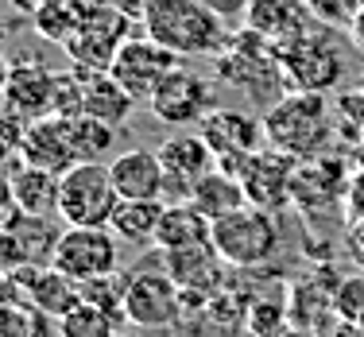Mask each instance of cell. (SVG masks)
<instances>
[{
	"label": "cell",
	"instance_id": "cell-1",
	"mask_svg": "<svg viewBox=\"0 0 364 337\" xmlns=\"http://www.w3.org/2000/svg\"><path fill=\"white\" fill-rule=\"evenodd\" d=\"M144 36L175 50L178 58L221 55L229 47L225 20L213 16L202 0H147L144 8Z\"/></svg>",
	"mask_w": 364,
	"mask_h": 337
},
{
	"label": "cell",
	"instance_id": "cell-2",
	"mask_svg": "<svg viewBox=\"0 0 364 337\" xmlns=\"http://www.w3.org/2000/svg\"><path fill=\"white\" fill-rule=\"evenodd\" d=\"M267 148L287 151L294 159H314L326 151L333 124H329L326 93H283L272 109L259 117Z\"/></svg>",
	"mask_w": 364,
	"mask_h": 337
},
{
	"label": "cell",
	"instance_id": "cell-3",
	"mask_svg": "<svg viewBox=\"0 0 364 337\" xmlns=\"http://www.w3.org/2000/svg\"><path fill=\"white\" fill-rule=\"evenodd\" d=\"M279 213H267L259 205H240V210L225 213V218L213 221V232H210V245L213 252L225 260V267H259L267 264L275 252H279Z\"/></svg>",
	"mask_w": 364,
	"mask_h": 337
},
{
	"label": "cell",
	"instance_id": "cell-4",
	"mask_svg": "<svg viewBox=\"0 0 364 337\" xmlns=\"http://www.w3.org/2000/svg\"><path fill=\"white\" fill-rule=\"evenodd\" d=\"M120 194L112 186L109 163H74L58 175V218L77 229H109Z\"/></svg>",
	"mask_w": 364,
	"mask_h": 337
},
{
	"label": "cell",
	"instance_id": "cell-5",
	"mask_svg": "<svg viewBox=\"0 0 364 337\" xmlns=\"http://www.w3.org/2000/svg\"><path fill=\"white\" fill-rule=\"evenodd\" d=\"M275 66L291 93H326L345 74L341 50L318 36H302L287 47H275Z\"/></svg>",
	"mask_w": 364,
	"mask_h": 337
},
{
	"label": "cell",
	"instance_id": "cell-6",
	"mask_svg": "<svg viewBox=\"0 0 364 337\" xmlns=\"http://www.w3.org/2000/svg\"><path fill=\"white\" fill-rule=\"evenodd\" d=\"M128 23L132 20H128L117 4H93L90 12H85L82 28L63 43L66 55H70V63L82 74L109 70L112 58H117V50H120V43L128 39Z\"/></svg>",
	"mask_w": 364,
	"mask_h": 337
},
{
	"label": "cell",
	"instance_id": "cell-7",
	"mask_svg": "<svg viewBox=\"0 0 364 337\" xmlns=\"http://www.w3.org/2000/svg\"><path fill=\"white\" fill-rule=\"evenodd\" d=\"M50 264L82 287V283H90V279H101V275L117 272L120 240L112 229H77V225H66L58 245H55Z\"/></svg>",
	"mask_w": 364,
	"mask_h": 337
},
{
	"label": "cell",
	"instance_id": "cell-8",
	"mask_svg": "<svg viewBox=\"0 0 364 337\" xmlns=\"http://www.w3.org/2000/svg\"><path fill=\"white\" fill-rule=\"evenodd\" d=\"M182 58L175 50H167L163 43H155L151 36H128L120 43L117 58H112L109 74L132 93L136 101H147L155 93V85L163 82L171 70H178Z\"/></svg>",
	"mask_w": 364,
	"mask_h": 337
},
{
	"label": "cell",
	"instance_id": "cell-9",
	"mask_svg": "<svg viewBox=\"0 0 364 337\" xmlns=\"http://www.w3.org/2000/svg\"><path fill=\"white\" fill-rule=\"evenodd\" d=\"M147 109L163 124H202L213 112V85L198 70L178 66L155 85V93L147 97Z\"/></svg>",
	"mask_w": 364,
	"mask_h": 337
},
{
	"label": "cell",
	"instance_id": "cell-10",
	"mask_svg": "<svg viewBox=\"0 0 364 337\" xmlns=\"http://www.w3.org/2000/svg\"><path fill=\"white\" fill-rule=\"evenodd\" d=\"M182 314V291L167 272H136L124 291V322L140 330L175 326Z\"/></svg>",
	"mask_w": 364,
	"mask_h": 337
},
{
	"label": "cell",
	"instance_id": "cell-11",
	"mask_svg": "<svg viewBox=\"0 0 364 337\" xmlns=\"http://www.w3.org/2000/svg\"><path fill=\"white\" fill-rule=\"evenodd\" d=\"M299 163L287 151H275V148H259L252 151L248 167L240 171V186L248 194V205H259L267 213H279L291 205L294 198V175H299Z\"/></svg>",
	"mask_w": 364,
	"mask_h": 337
},
{
	"label": "cell",
	"instance_id": "cell-12",
	"mask_svg": "<svg viewBox=\"0 0 364 337\" xmlns=\"http://www.w3.org/2000/svg\"><path fill=\"white\" fill-rule=\"evenodd\" d=\"M163 163V175H167V190L175 194V202H186L190 190L202 183L213 167H218V155L210 151V144L198 132H178L171 140H163L155 148Z\"/></svg>",
	"mask_w": 364,
	"mask_h": 337
},
{
	"label": "cell",
	"instance_id": "cell-13",
	"mask_svg": "<svg viewBox=\"0 0 364 337\" xmlns=\"http://www.w3.org/2000/svg\"><path fill=\"white\" fill-rule=\"evenodd\" d=\"M55 93H58V74L31 58H16L8 66V85H4V109L23 120H43L55 117Z\"/></svg>",
	"mask_w": 364,
	"mask_h": 337
},
{
	"label": "cell",
	"instance_id": "cell-14",
	"mask_svg": "<svg viewBox=\"0 0 364 337\" xmlns=\"http://www.w3.org/2000/svg\"><path fill=\"white\" fill-rule=\"evenodd\" d=\"M353 171L341 155H314V159H302L299 163V175H294V198L291 205L302 213H314L333 205L337 198H345V186H349Z\"/></svg>",
	"mask_w": 364,
	"mask_h": 337
},
{
	"label": "cell",
	"instance_id": "cell-15",
	"mask_svg": "<svg viewBox=\"0 0 364 337\" xmlns=\"http://www.w3.org/2000/svg\"><path fill=\"white\" fill-rule=\"evenodd\" d=\"M163 272L178 283L182 291V306L190 299L202 306L221 291V272L225 260L213 252V245H198V248H178V252H163Z\"/></svg>",
	"mask_w": 364,
	"mask_h": 337
},
{
	"label": "cell",
	"instance_id": "cell-16",
	"mask_svg": "<svg viewBox=\"0 0 364 337\" xmlns=\"http://www.w3.org/2000/svg\"><path fill=\"white\" fill-rule=\"evenodd\" d=\"M16 287H20L23 302H31L36 310L50 318H63L66 310H74L77 302H82V287L70 279V275H63L55 264H28L20 267V272L12 275Z\"/></svg>",
	"mask_w": 364,
	"mask_h": 337
},
{
	"label": "cell",
	"instance_id": "cell-17",
	"mask_svg": "<svg viewBox=\"0 0 364 337\" xmlns=\"http://www.w3.org/2000/svg\"><path fill=\"white\" fill-rule=\"evenodd\" d=\"M112 186L120 198L128 202H155V198L167 194V175H163V163L155 151L144 148H128L109 163Z\"/></svg>",
	"mask_w": 364,
	"mask_h": 337
},
{
	"label": "cell",
	"instance_id": "cell-18",
	"mask_svg": "<svg viewBox=\"0 0 364 337\" xmlns=\"http://www.w3.org/2000/svg\"><path fill=\"white\" fill-rule=\"evenodd\" d=\"M310 20L314 16L306 12L302 0H252V8L245 16V28L256 31L272 47H287V43L310 36Z\"/></svg>",
	"mask_w": 364,
	"mask_h": 337
},
{
	"label": "cell",
	"instance_id": "cell-19",
	"mask_svg": "<svg viewBox=\"0 0 364 337\" xmlns=\"http://www.w3.org/2000/svg\"><path fill=\"white\" fill-rule=\"evenodd\" d=\"M198 136L210 144V151L218 155H248L259 151V140H264V124L256 117L240 109H213L210 117L198 124Z\"/></svg>",
	"mask_w": 364,
	"mask_h": 337
},
{
	"label": "cell",
	"instance_id": "cell-20",
	"mask_svg": "<svg viewBox=\"0 0 364 337\" xmlns=\"http://www.w3.org/2000/svg\"><path fill=\"white\" fill-rule=\"evenodd\" d=\"M20 163L43 167L50 175H66L77 163L70 151V136H66V120L63 117L31 120L28 132H23V144H20Z\"/></svg>",
	"mask_w": 364,
	"mask_h": 337
},
{
	"label": "cell",
	"instance_id": "cell-21",
	"mask_svg": "<svg viewBox=\"0 0 364 337\" xmlns=\"http://www.w3.org/2000/svg\"><path fill=\"white\" fill-rule=\"evenodd\" d=\"M8 190H12V205L20 213H28V218H58V175L31 167V163H20L8 175Z\"/></svg>",
	"mask_w": 364,
	"mask_h": 337
},
{
	"label": "cell",
	"instance_id": "cell-22",
	"mask_svg": "<svg viewBox=\"0 0 364 337\" xmlns=\"http://www.w3.org/2000/svg\"><path fill=\"white\" fill-rule=\"evenodd\" d=\"M77 74H82V70H77ZM132 105H136V97L109 70L82 74V112H85V117L105 120V124L120 128L128 117H132Z\"/></svg>",
	"mask_w": 364,
	"mask_h": 337
},
{
	"label": "cell",
	"instance_id": "cell-23",
	"mask_svg": "<svg viewBox=\"0 0 364 337\" xmlns=\"http://www.w3.org/2000/svg\"><path fill=\"white\" fill-rule=\"evenodd\" d=\"M210 232H213V221L205 218L194 202H167L155 248H163V252L198 248V245H210Z\"/></svg>",
	"mask_w": 364,
	"mask_h": 337
},
{
	"label": "cell",
	"instance_id": "cell-24",
	"mask_svg": "<svg viewBox=\"0 0 364 337\" xmlns=\"http://www.w3.org/2000/svg\"><path fill=\"white\" fill-rule=\"evenodd\" d=\"M163 210H167L163 198H155V202H128V198H120L109 229L117 232V240H128V245H155L159 225H163Z\"/></svg>",
	"mask_w": 364,
	"mask_h": 337
},
{
	"label": "cell",
	"instance_id": "cell-25",
	"mask_svg": "<svg viewBox=\"0 0 364 337\" xmlns=\"http://www.w3.org/2000/svg\"><path fill=\"white\" fill-rule=\"evenodd\" d=\"M186 202H194L210 221H218V218H225V213L248 205V194H245V186H240V178H232V175H225V171L213 167L202 183L190 190Z\"/></svg>",
	"mask_w": 364,
	"mask_h": 337
},
{
	"label": "cell",
	"instance_id": "cell-26",
	"mask_svg": "<svg viewBox=\"0 0 364 337\" xmlns=\"http://www.w3.org/2000/svg\"><path fill=\"white\" fill-rule=\"evenodd\" d=\"M90 0H39L36 4V31L55 43H66L82 28L85 12H90Z\"/></svg>",
	"mask_w": 364,
	"mask_h": 337
},
{
	"label": "cell",
	"instance_id": "cell-27",
	"mask_svg": "<svg viewBox=\"0 0 364 337\" xmlns=\"http://www.w3.org/2000/svg\"><path fill=\"white\" fill-rule=\"evenodd\" d=\"M66 136H70V151H74L77 163H101V155L112 151L117 128L82 112V117H70V120H66Z\"/></svg>",
	"mask_w": 364,
	"mask_h": 337
},
{
	"label": "cell",
	"instance_id": "cell-28",
	"mask_svg": "<svg viewBox=\"0 0 364 337\" xmlns=\"http://www.w3.org/2000/svg\"><path fill=\"white\" fill-rule=\"evenodd\" d=\"M8 229L16 232L28 264H50L55 245H58V237H63V229H50V218H28V213H20V210L8 218Z\"/></svg>",
	"mask_w": 364,
	"mask_h": 337
},
{
	"label": "cell",
	"instance_id": "cell-29",
	"mask_svg": "<svg viewBox=\"0 0 364 337\" xmlns=\"http://www.w3.org/2000/svg\"><path fill=\"white\" fill-rule=\"evenodd\" d=\"M117 330H120V318L85 299L58 318V337H117Z\"/></svg>",
	"mask_w": 364,
	"mask_h": 337
},
{
	"label": "cell",
	"instance_id": "cell-30",
	"mask_svg": "<svg viewBox=\"0 0 364 337\" xmlns=\"http://www.w3.org/2000/svg\"><path fill=\"white\" fill-rule=\"evenodd\" d=\"M245 322L252 330V337H283L291 322V306L279 291L275 295H259L245 306Z\"/></svg>",
	"mask_w": 364,
	"mask_h": 337
},
{
	"label": "cell",
	"instance_id": "cell-31",
	"mask_svg": "<svg viewBox=\"0 0 364 337\" xmlns=\"http://www.w3.org/2000/svg\"><path fill=\"white\" fill-rule=\"evenodd\" d=\"M128 279L132 275H101V279H90L82 283V299L93 302V306L109 310V314H117L120 322H124V291H128Z\"/></svg>",
	"mask_w": 364,
	"mask_h": 337
},
{
	"label": "cell",
	"instance_id": "cell-32",
	"mask_svg": "<svg viewBox=\"0 0 364 337\" xmlns=\"http://www.w3.org/2000/svg\"><path fill=\"white\" fill-rule=\"evenodd\" d=\"M39 314L43 310H36L23 299L4 302V306H0V337H39L43 333Z\"/></svg>",
	"mask_w": 364,
	"mask_h": 337
},
{
	"label": "cell",
	"instance_id": "cell-33",
	"mask_svg": "<svg viewBox=\"0 0 364 337\" xmlns=\"http://www.w3.org/2000/svg\"><path fill=\"white\" fill-rule=\"evenodd\" d=\"M302 4H306V12L314 16L322 28H345L349 31L364 0H302Z\"/></svg>",
	"mask_w": 364,
	"mask_h": 337
},
{
	"label": "cell",
	"instance_id": "cell-34",
	"mask_svg": "<svg viewBox=\"0 0 364 337\" xmlns=\"http://www.w3.org/2000/svg\"><path fill=\"white\" fill-rule=\"evenodd\" d=\"M333 310L341 318H353V322L364 318V272L357 275V279L341 283V287L333 291Z\"/></svg>",
	"mask_w": 364,
	"mask_h": 337
},
{
	"label": "cell",
	"instance_id": "cell-35",
	"mask_svg": "<svg viewBox=\"0 0 364 337\" xmlns=\"http://www.w3.org/2000/svg\"><path fill=\"white\" fill-rule=\"evenodd\" d=\"M20 267H28V256H23L16 232L8 225H0V275H16Z\"/></svg>",
	"mask_w": 364,
	"mask_h": 337
},
{
	"label": "cell",
	"instance_id": "cell-36",
	"mask_svg": "<svg viewBox=\"0 0 364 337\" xmlns=\"http://www.w3.org/2000/svg\"><path fill=\"white\" fill-rule=\"evenodd\" d=\"M341 205H345V221H364V171L353 167V178H349V186H345V198H341Z\"/></svg>",
	"mask_w": 364,
	"mask_h": 337
},
{
	"label": "cell",
	"instance_id": "cell-37",
	"mask_svg": "<svg viewBox=\"0 0 364 337\" xmlns=\"http://www.w3.org/2000/svg\"><path fill=\"white\" fill-rule=\"evenodd\" d=\"M202 4L210 8L213 16H221L225 23H232V20H245L248 8H252V0H202Z\"/></svg>",
	"mask_w": 364,
	"mask_h": 337
},
{
	"label": "cell",
	"instance_id": "cell-38",
	"mask_svg": "<svg viewBox=\"0 0 364 337\" xmlns=\"http://www.w3.org/2000/svg\"><path fill=\"white\" fill-rule=\"evenodd\" d=\"M345 248H349L353 264L364 272V221H353L349 225V232H345Z\"/></svg>",
	"mask_w": 364,
	"mask_h": 337
},
{
	"label": "cell",
	"instance_id": "cell-39",
	"mask_svg": "<svg viewBox=\"0 0 364 337\" xmlns=\"http://www.w3.org/2000/svg\"><path fill=\"white\" fill-rule=\"evenodd\" d=\"M16 213V205H12V190H8V183L0 178V225H8V218Z\"/></svg>",
	"mask_w": 364,
	"mask_h": 337
},
{
	"label": "cell",
	"instance_id": "cell-40",
	"mask_svg": "<svg viewBox=\"0 0 364 337\" xmlns=\"http://www.w3.org/2000/svg\"><path fill=\"white\" fill-rule=\"evenodd\" d=\"M8 155H20V151H16V144L8 140L4 124H0V167H4V163H8Z\"/></svg>",
	"mask_w": 364,
	"mask_h": 337
},
{
	"label": "cell",
	"instance_id": "cell-41",
	"mask_svg": "<svg viewBox=\"0 0 364 337\" xmlns=\"http://www.w3.org/2000/svg\"><path fill=\"white\" fill-rule=\"evenodd\" d=\"M353 39H357L360 43V47H364V4H360V12H357V20H353Z\"/></svg>",
	"mask_w": 364,
	"mask_h": 337
},
{
	"label": "cell",
	"instance_id": "cell-42",
	"mask_svg": "<svg viewBox=\"0 0 364 337\" xmlns=\"http://www.w3.org/2000/svg\"><path fill=\"white\" fill-rule=\"evenodd\" d=\"M8 66H12V63L0 55V101H4V85H8Z\"/></svg>",
	"mask_w": 364,
	"mask_h": 337
},
{
	"label": "cell",
	"instance_id": "cell-43",
	"mask_svg": "<svg viewBox=\"0 0 364 337\" xmlns=\"http://www.w3.org/2000/svg\"><path fill=\"white\" fill-rule=\"evenodd\" d=\"M4 39H8V23L0 20V55H4Z\"/></svg>",
	"mask_w": 364,
	"mask_h": 337
},
{
	"label": "cell",
	"instance_id": "cell-44",
	"mask_svg": "<svg viewBox=\"0 0 364 337\" xmlns=\"http://www.w3.org/2000/svg\"><path fill=\"white\" fill-rule=\"evenodd\" d=\"M283 337H310V333H302V330H299V333H283Z\"/></svg>",
	"mask_w": 364,
	"mask_h": 337
},
{
	"label": "cell",
	"instance_id": "cell-45",
	"mask_svg": "<svg viewBox=\"0 0 364 337\" xmlns=\"http://www.w3.org/2000/svg\"><path fill=\"white\" fill-rule=\"evenodd\" d=\"M357 171H364V155H360V159H357Z\"/></svg>",
	"mask_w": 364,
	"mask_h": 337
}]
</instances>
